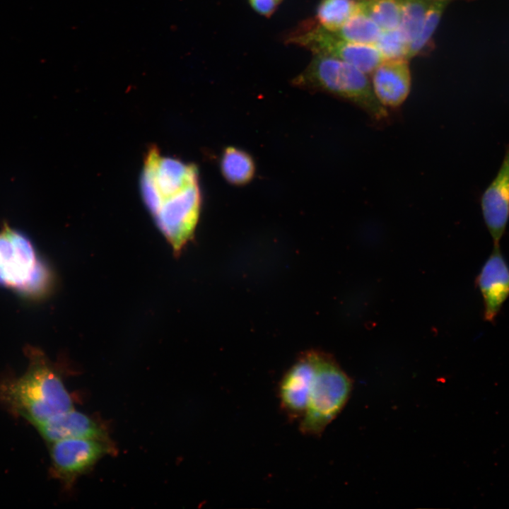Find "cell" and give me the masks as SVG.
Wrapping results in <instances>:
<instances>
[{
  "label": "cell",
  "mask_w": 509,
  "mask_h": 509,
  "mask_svg": "<svg viewBox=\"0 0 509 509\" xmlns=\"http://www.w3.org/2000/svg\"><path fill=\"white\" fill-rule=\"evenodd\" d=\"M141 183L144 199L157 226L179 255L193 238L200 215L202 196L197 167L163 156L151 148Z\"/></svg>",
  "instance_id": "1"
},
{
  "label": "cell",
  "mask_w": 509,
  "mask_h": 509,
  "mask_svg": "<svg viewBox=\"0 0 509 509\" xmlns=\"http://www.w3.org/2000/svg\"><path fill=\"white\" fill-rule=\"evenodd\" d=\"M25 372L0 381V402L11 414L33 426L73 409L57 364L38 348L27 345Z\"/></svg>",
  "instance_id": "2"
},
{
  "label": "cell",
  "mask_w": 509,
  "mask_h": 509,
  "mask_svg": "<svg viewBox=\"0 0 509 509\" xmlns=\"http://www.w3.org/2000/svg\"><path fill=\"white\" fill-rule=\"evenodd\" d=\"M292 84L346 100L378 120L388 115L386 107L375 95L367 74L351 64L331 57L315 54L305 70L292 80Z\"/></svg>",
  "instance_id": "3"
},
{
  "label": "cell",
  "mask_w": 509,
  "mask_h": 509,
  "mask_svg": "<svg viewBox=\"0 0 509 509\" xmlns=\"http://www.w3.org/2000/svg\"><path fill=\"white\" fill-rule=\"evenodd\" d=\"M54 278L28 236L4 223L0 229V287L36 300L50 293Z\"/></svg>",
  "instance_id": "4"
},
{
  "label": "cell",
  "mask_w": 509,
  "mask_h": 509,
  "mask_svg": "<svg viewBox=\"0 0 509 509\" xmlns=\"http://www.w3.org/2000/svg\"><path fill=\"white\" fill-rule=\"evenodd\" d=\"M315 375L308 404L300 419V431L306 435H320L347 402L352 381L332 356L313 351Z\"/></svg>",
  "instance_id": "5"
},
{
  "label": "cell",
  "mask_w": 509,
  "mask_h": 509,
  "mask_svg": "<svg viewBox=\"0 0 509 509\" xmlns=\"http://www.w3.org/2000/svg\"><path fill=\"white\" fill-rule=\"evenodd\" d=\"M289 43L300 45L315 54L331 57L357 67L366 74L385 60L375 46L349 42L317 22H308L286 38Z\"/></svg>",
  "instance_id": "6"
},
{
  "label": "cell",
  "mask_w": 509,
  "mask_h": 509,
  "mask_svg": "<svg viewBox=\"0 0 509 509\" xmlns=\"http://www.w3.org/2000/svg\"><path fill=\"white\" fill-rule=\"evenodd\" d=\"M51 444V471L66 484L89 470L112 450L107 441L90 438L64 439Z\"/></svg>",
  "instance_id": "7"
},
{
  "label": "cell",
  "mask_w": 509,
  "mask_h": 509,
  "mask_svg": "<svg viewBox=\"0 0 509 509\" xmlns=\"http://www.w3.org/2000/svg\"><path fill=\"white\" fill-rule=\"evenodd\" d=\"M475 283L483 300L484 319L493 323L509 298V264L500 245H493Z\"/></svg>",
  "instance_id": "8"
},
{
  "label": "cell",
  "mask_w": 509,
  "mask_h": 509,
  "mask_svg": "<svg viewBox=\"0 0 509 509\" xmlns=\"http://www.w3.org/2000/svg\"><path fill=\"white\" fill-rule=\"evenodd\" d=\"M314 375L313 351L303 353L283 375L279 385V397L281 408L288 419L303 416Z\"/></svg>",
  "instance_id": "9"
},
{
  "label": "cell",
  "mask_w": 509,
  "mask_h": 509,
  "mask_svg": "<svg viewBox=\"0 0 509 509\" xmlns=\"http://www.w3.org/2000/svg\"><path fill=\"white\" fill-rule=\"evenodd\" d=\"M481 208L493 245H500L509 221V146L496 177L481 195Z\"/></svg>",
  "instance_id": "10"
},
{
  "label": "cell",
  "mask_w": 509,
  "mask_h": 509,
  "mask_svg": "<svg viewBox=\"0 0 509 509\" xmlns=\"http://www.w3.org/2000/svg\"><path fill=\"white\" fill-rule=\"evenodd\" d=\"M371 74L374 94L383 106L397 107L406 100L411 86L409 59H385Z\"/></svg>",
  "instance_id": "11"
},
{
  "label": "cell",
  "mask_w": 509,
  "mask_h": 509,
  "mask_svg": "<svg viewBox=\"0 0 509 509\" xmlns=\"http://www.w3.org/2000/svg\"><path fill=\"white\" fill-rule=\"evenodd\" d=\"M34 426L48 443L69 438H90L107 441L105 429L86 414L71 409Z\"/></svg>",
  "instance_id": "12"
},
{
  "label": "cell",
  "mask_w": 509,
  "mask_h": 509,
  "mask_svg": "<svg viewBox=\"0 0 509 509\" xmlns=\"http://www.w3.org/2000/svg\"><path fill=\"white\" fill-rule=\"evenodd\" d=\"M220 170L227 182L233 186H244L253 180L256 169L250 153L231 146L226 147L222 152Z\"/></svg>",
  "instance_id": "13"
},
{
  "label": "cell",
  "mask_w": 509,
  "mask_h": 509,
  "mask_svg": "<svg viewBox=\"0 0 509 509\" xmlns=\"http://www.w3.org/2000/svg\"><path fill=\"white\" fill-rule=\"evenodd\" d=\"M332 32L349 42L374 46L382 30L358 8L342 26Z\"/></svg>",
  "instance_id": "14"
},
{
  "label": "cell",
  "mask_w": 509,
  "mask_h": 509,
  "mask_svg": "<svg viewBox=\"0 0 509 509\" xmlns=\"http://www.w3.org/2000/svg\"><path fill=\"white\" fill-rule=\"evenodd\" d=\"M358 8L384 30L398 28L401 0H357Z\"/></svg>",
  "instance_id": "15"
},
{
  "label": "cell",
  "mask_w": 509,
  "mask_h": 509,
  "mask_svg": "<svg viewBox=\"0 0 509 509\" xmlns=\"http://www.w3.org/2000/svg\"><path fill=\"white\" fill-rule=\"evenodd\" d=\"M358 10L357 0H321L316 11V22L335 31Z\"/></svg>",
  "instance_id": "16"
},
{
  "label": "cell",
  "mask_w": 509,
  "mask_h": 509,
  "mask_svg": "<svg viewBox=\"0 0 509 509\" xmlns=\"http://www.w3.org/2000/svg\"><path fill=\"white\" fill-rule=\"evenodd\" d=\"M431 2L430 0H401L398 29L409 45L421 31Z\"/></svg>",
  "instance_id": "17"
},
{
  "label": "cell",
  "mask_w": 509,
  "mask_h": 509,
  "mask_svg": "<svg viewBox=\"0 0 509 509\" xmlns=\"http://www.w3.org/2000/svg\"><path fill=\"white\" fill-rule=\"evenodd\" d=\"M453 1L454 0L432 1L421 31L416 39L409 45L406 57L407 59L409 60L423 52L431 40L445 10Z\"/></svg>",
  "instance_id": "18"
},
{
  "label": "cell",
  "mask_w": 509,
  "mask_h": 509,
  "mask_svg": "<svg viewBox=\"0 0 509 509\" xmlns=\"http://www.w3.org/2000/svg\"><path fill=\"white\" fill-rule=\"evenodd\" d=\"M374 46L380 52L384 59H392L406 58L409 43L400 30L397 28L382 31Z\"/></svg>",
  "instance_id": "19"
},
{
  "label": "cell",
  "mask_w": 509,
  "mask_h": 509,
  "mask_svg": "<svg viewBox=\"0 0 509 509\" xmlns=\"http://www.w3.org/2000/svg\"><path fill=\"white\" fill-rule=\"evenodd\" d=\"M252 8L262 16L269 17L280 3L278 0H249Z\"/></svg>",
  "instance_id": "20"
},
{
  "label": "cell",
  "mask_w": 509,
  "mask_h": 509,
  "mask_svg": "<svg viewBox=\"0 0 509 509\" xmlns=\"http://www.w3.org/2000/svg\"><path fill=\"white\" fill-rule=\"evenodd\" d=\"M279 2H281L282 0H278Z\"/></svg>",
  "instance_id": "21"
},
{
  "label": "cell",
  "mask_w": 509,
  "mask_h": 509,
  "mask_svg": "<svg viewBox=\"0 0 509 509\" xmlns=\"http://www.w3.org/2000/svg\"><path fill=\"white\" fill-rule=\"evenodd\" d=\"M430 1H435V0H430Z\"/></svg>",
  "instance_id": "22"
}]
</instances>
